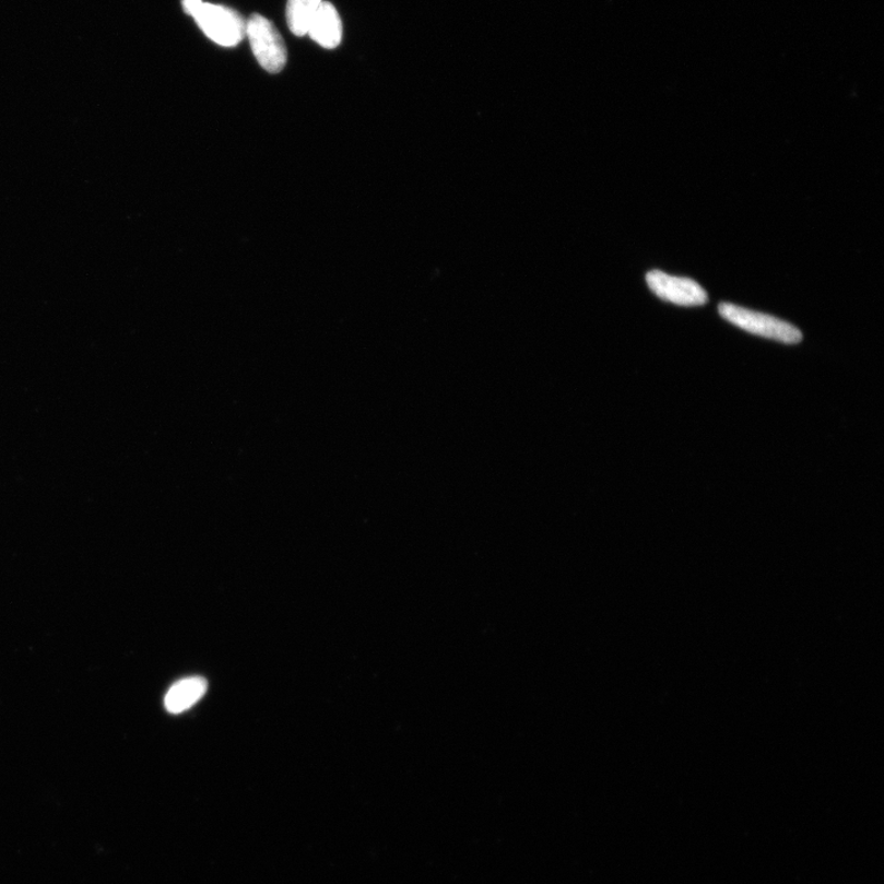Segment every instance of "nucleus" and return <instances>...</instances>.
<instances>
[{"label": "nucleus", "mask_w": 884, "mask_h": 884, "mask_svg": "<svg viewBox=\"0 0 884 884\" xmlns=\"http://www.w3.org/2000/svg\"><path fill=\"white\" fill-rule=\"evenodd\" d=\"M719 314L722 319L738 326L739 329L768 338V340L785 344H798L802 341V333L797 327L770 315L744 309V307L729 303L720 304Z\"/></svg>", "instance_id": "obj_1"}, {"label": "nucleus", "mask_w": 884, "mask_h": 884, "mask_svg": "<svg viewBox=\"0 0 884 884\" xmlns=\"http://www.w3.org/2000/svg\"><path fill=\"white\" fill-rule=\"evenodd\" d=\"M246 36L260 66L268 73L278 74L286 64L284 39L271 20L252 14L246 22Z\"/></svg>", "instance_id": "obj_2"}, {"label": "nucleus", "mask_w": 884, "mask_h": 884, "mask_svg": "<svg viewBox=\"0 0 884 884\" xmlns=\"http://www.w3.org/2000/svg\"><path fill=\"white\" fill-rule=\"evenodd\" d=\"M193 17L202 32L217 45L234 47L246 36V20L234 9L203 2Z\"/></svg>", "instance_id": "obj_3"}, {"label": "nucleus", "mask_w": 884, "mask_h": 884, "mask_svg": "<svg viewBox=\"0 0 884 884\" xmlns=\"http://www.w3.org/2000/svg\"><path fill=\"white\" fill-rule=\"evenodd\" d=\"M647 283L651 292L663 302L679 306H703L708 303V293L689 278L651 271L647 274Z\"/></svg>", "instance_id": "obj_4"}, {"label": "nucleus", "mask_w": 884, "mask_h": 884, "mask_svg": "<svg viewBox=\"0 0 884 884\" xmlns=\"http://www.w3.org/2000/svg\"><path fill=\"white\" fill-rule=\"evenodd\" d=\"M307 34L325 48L333 49L341 45L343 25L341 16L333 4L322 0Z\"/></svg>", "instance_id": "obj_5"}, {"label": "nucleus", "mask_w": 884, "mask_h": 884, "mask_svg": "<svg viewBox=\"0 0 884 884\" xmlns=\"http://www.w3.org/2000/svg\"><path fill=\"white\" fill-rule=\"evenodd\" d=\"M208 683L202 677H190L178 681L167 692L165 697V708L172 714H181L197 702H200L205 694Z\"/></svg>", "instance_id": "obj_6"}, {"label": "nucleus", "mask_w": 884, "mask_h": 884, "mask_svg": "<svg viewBox=\"0 0 884 884\" xmlns=\"http://www.w3.org/2000/svg\"><path fill=\"white\" fill-rule=\"evenodd\" d=\"M322 0H287L286 22L291 32L296 36L309 33L313 19Z\"/></svg>", "instance_id": "obj_7"}, {"label": "nucleus", "mask_w": 884, "mask_h": 884, "mask_svg": "<svg viewBox=\"0 0 884 884\" xmlns=\"http://www.w3.org/2000/svg\"><path fill=\"white\" fill-rule=\"evenodd\" d=\"M202 3L203 0H182L185 13L193 16V14L197 12V9L200 8Z\"/></svg>", "instance_id": "obj_8"}]
</instances>
